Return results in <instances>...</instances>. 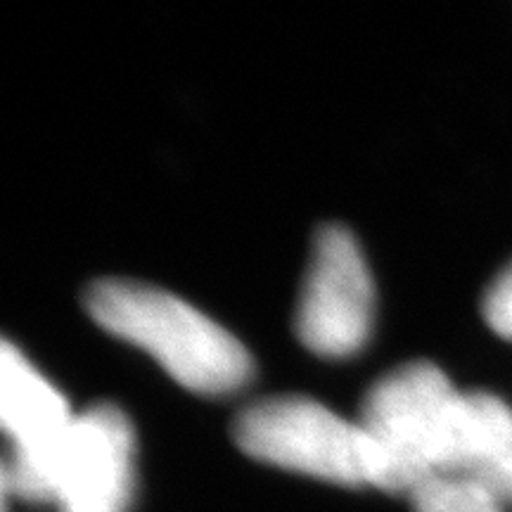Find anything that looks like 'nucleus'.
I'll return each instance as SVG.
<instances>
[{
  "instance_id": "obj_1",
  "label": "nucleus",
  "mask_w": 512,
  "mask_h": 512,
  "mask_svg": "<svg viewBox=\"0 0 512 512\" xmlns=\"http://www.w3.org/2000/svg\"><path fill=\"white\" fill-rule=\"evenodd\" d=\"M83 306L100 328L145 349L192 392L230 394L252 377V356L238 337L155 285L124 278L98 280L86 290Z\"/></svg>"
},
{
  "instance_id": "obj_2",
  "label": "nucleus",
  "mask_w": 512,
  "mask_h": 512,
  "mask_svg": "<svg viewBox=\"0 0 512 512\" xmlns=\"http://www.w3.org/2000/svg\"><path fill=\"white\" fill-rule=\"evenodd\" d=\"M456 392L427 361L394 368L370 387L356 420L370 453V486L411 494L432 477L434 446Z\"/></svg>"
},
{
  "instance_id": "obj_3",
  "label": "nucleus",
  "mask_w": 512,
  "mask_h": 512,
  "mask_svg": "<svg viewBox=\"0 0 512 512\" xmlns=\"http://www.w3.org/2000/svg\"><path fill=\"white\" fill-rule=\"evenodd\" d=\"M233 437L261 463L344 486H370V453L358 422L306 396H271L242 408Z\"/></svg>"
},
{
  "instance_id": "obj_4",
  "label": "nucleus",
  "mask_w": 512,
  "mask_h": 512,
  "mask_svg": "<svg viewBox=\"0 0 512 512\" xmlns=\"http://www.w3.org/2000/svg\"><path fill=\"white\" fill-rule=\"evenodd\" d=\"M373 311V278L354 235L344 226L320 228L294 316L299 342L325 358L356 354L370 337Z\"/></svg>"
},
{
  "instance_id": "obj_5",
  "label": "nucleus",
  "mask_w": 512,
  "mask_h": 512,
  "mask_svg": "<svg viewBox=\"0 0 512 512\" xmlns=\"http://www.w3.org/2000/svg\"><path fill=\"white\" fill-rule=\"evenodd\" d=\"M74 418L64 396L5 339L0 351V420L12 444L3 467L5 494L53 501L57 463Z\"/></svg>"
},
{
  "instance_id": "obj_6",
  "label": "nucleus",
  "mask_w": 512,
  "mask_h": 512,
  "mask_svg": "<svg viewBox=\"0 0 512 512\" xmlns=\"http://www.w3.org/2000/svg\"><path fill=\"white\" fill-rule=\"evenodd\" d=\"M133 460L136 437L126 413L112 403L86 408L64 441L50 503L60 512H126Z\"/></svg>"
},
{
  "instance_id": "obj_7",
  "label": "nucleus",
  "mask_w": 512,
  "mask_h": 512,
  "mask_svg": "<svg viewBox=\"0 0 512 512\" xmlns=\"http://www.w3.org/2000/svg\"><path fill=\"white\" fill-rule=\"evenodd\" d=\"M512 439V408L489 392H456L434 446L432 475L482 479Z\"/></svg>"
},
{
  "instance_id": "obj_8",
  "label": "nucleus",
  "mask_w": 512,
  "mask_h": 512,
  "mask_svg": "<svg viewBox=\"0 0 512 512\" xmlns=\"http://www.w3.org/2000/svg\"><path fill=\"white\" fill-rule=\"evenodd\" d=\"M408 496L413 512H503V501L489 486L465 475H432Z\"/></svg>"
},
{
  "instance_id": "obj_9",
  "label": "nucleus",
  "mask_w": 512,
  "mask_h": 512,
  "mask_svg": "<svg viewBox=\"0 0 512 512\" xmlns=\"http://www.w3.org/2000/svg\"><path fill=\"white\" fill-rule=\"evenodd\" d=\"M482 309L489 328L496 335L512 339V264L486 290Z\"/></svg>"
},
{
  "instance_id": "obj_10",
  "label": "nucleus",
  "mask_w": 512,
  "mask_h": 512,
  "mask_svg": "<svg viewBox=\"0 0 512 512\" xmlns=\"http://www.w3.org/2000/svg\"><path fill=\"white\" fill-rule=\"evenodd\" d=\"M489 486L494 494L501 498L503 503H512V439L510 444L505 446V451L501 453V458L491 465V470L479 479Z\"/></svg>"
}]
</instances>
